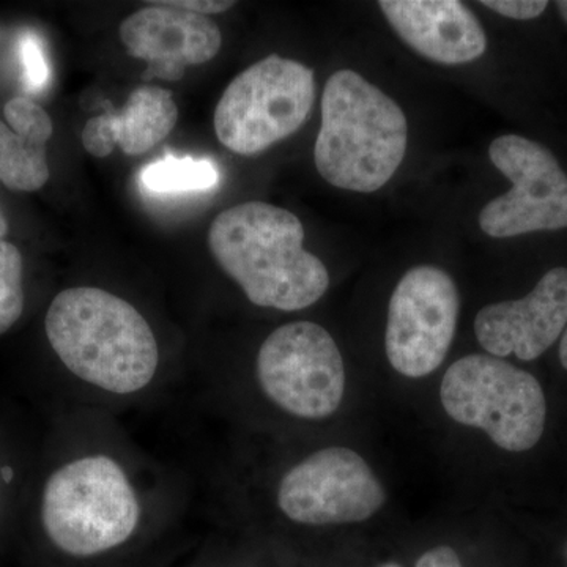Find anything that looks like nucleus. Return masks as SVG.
<instances>
[{"label": "nucleus", "mask_w": 567, "mask_h": 567, "mask_svg": "<svg viewBox=\"0 0 567 567\" xmlns=\"http://www.w3.org/2000/svg\"><path fill=\"white\" fill-rule=\"evenodd\" d=\"M0 121V183L13 192H39L50 181L47 144L52 136L48 112L28 96L11 99Z\"/></svg>", "instance_id": "obj_15"}, {"label": "nucleus", "mask_w": 567, "mask_h": 567, "mask_svg": "<svg viewBox=\"0 0 567 567\" xmlns=\"http://www.w3.org/2000/svg\"><path fill=\"white\" fill-rule=\"evenodd\" d=\"M440 398L454 421L483 429L495 445L511 453L532 450L546 427L540 383L492 354H468L451 364Z\"/></svg>", "instance_id": "obj_5"}, {"label": "nucleus", "mask_w": 567, "mask_h": 567, "mask_svg": "<svg viewBox=\"0 0 567 567\" xmlns=\"http://www.w3.org/2000/svg\"><path fill=\"white\" fill-rule=\"evenodd\" d=\"M216 262L260 308L300 311L330 287L322 260L305 249V227L286 208L245 203L219 213L208 230Z\"/></svg>", "instance_id": "obj_1"}, {"label": "nucleus", "mask_w": 567, "mask_h": 567, "mask_svg": "<svg viewBox=\"0 0 567 567\" xmlns=\"http://www.w3.org/2000/svg\"><path fill=\"white\" fill-rule=\"evenodd\" d=\"M566 557H567V550H566Z\"/></svg>", "instance_id": "obj_27"}, {"label": "nucleus", "mask_w": 567, "mask_h": 567, "mask_svg": "<svg viewBox=\"0 0 567 567\" xmlns=\"http://www.w3.org/2000/svg\"><path fill=\"white\" fill-rule=\"evenodd\" d=\"M456 282L442 268L421 265L395 286L388 308L385 349L399 374L421 379L445 360L456 333Z\"/></svg>", "instance_id": "obj_9"}, {"label": "nucleus", "mask_w": 567, "mask_h": 567, "mask_svg": "<svg viewBox=\"0 0 567 567\" xmlns=\"http://www.w3.org/2000/svg\"><path fill=\"white\" fill-rule=\"evenodd\" d=\"M22 81L29 92L43 91L50 82L51 71L44 54L43 43L33 32L22 33L20 39Z\"/></svg>", "instance_id": "obj_18"}, {"label": "nucleus", "mask_w": 567, "mask_h": 567, "mask_svg": "<svg viewBox=\"0 0 567 567\" xmlns=\"http://www.w3.org/2000/svg\"><path fill=\"white\" fill-rule=\"evenodd\" d=\"M41 520L63 554L95 557L134 535L141 522L140 498L115 458L91 454L52 473L44 486Z\"/></svg>", "instance_id": "obj_4"}, {"label": "nucleus", "mask_w": 567, "mask_h": 567, "mask_svg": "<svg viewBox=\"0 0 567 567\" xmlns=\"http://www.w3.org/2000/svg\"><path fill=\"white\" fill-rule=\"evenodd\" d=\"M496 169L513 183L480 213V227L492 238L567 227V175L554 153L517 134L496 137L488 147Z\"/></svg>", "instance_id": "obj_8"}, {"label": "nucleus", "mask_w": 567, "mask_h": 567, "mask_svg": "<svg viewBox=\"0 0 567 567\" xmlns=\"http://www.w3.org/2000/svg\"><path fill=\"white\" fill-rule=\"evenodd\" d=\"M481 6L487 7L502 17L511 20L528 21L535 20L546 11L548 2L544 0H483Z\"/></svg>", "instance_id": "obj_19"}, {"label": "nucleus", "mask_w": 567, "mask_h": 567, "mask_svg": "<svg viewBox=\"0 0 567 567\" xmlns=\"http://www.w3.org/2000/svg\"><path fill=\"white\" fill-rule=\"evenodd\" d=\"M379 7L395 33L429 61L462 65L487 50L483 25L457 0H382Z\"/></svg>", "instance_id": "obj_13"}, {"label": "nucleus", "mask_w": 567, "mask_h": 567, "mask_svg": "<svg viewBox=\"0 0 567 567\" xmlns=\"http://www.w3.org/2000/svg\"><path fill=\"white\" fill-rule=\"evenodd\" d=\"M379 567H401V566L395 565V563H386V565H382V566H379Z\"/></svg>", "instance_id": "obj_26"}, {"label": "nucleus", "mask_w": 567, "mask_h": 567, "mask_svg": "<svg viewBox=\"0 0 567 567\" xmlns=\"http://www.w3.org/2000/svg\"><path fill=\"white\" fill-rule=\"evenodd\" d=\"M557 7L559 14L563 17V20L567 22V0H559V2H557Z\"/></svg>", "instance_id": "obj_24"}, {"label": "nucleus", "mask_w": 567, "mask_h": 567, "mask_svg": "<svg viewBox=\"0 0 567 567\" xmlns=\"http://www.w3.org/2000/svg\"><path fill=\"white\" fill-rule=\"evenodd\" d=\"M177 117L173 92L142 85L121 112L107 111L85 123L82 145L96 158H106L115 147L125 155L141 156L169 136Z\"/></svg>", "instance_id": "obj_14"}, {"label": "nucleus", "mask_w": 567, "mask_h": 567, "mask_svg": "<svg viewBox=\"0 0 567 567\" xmlns=\"http://www.w3.org/2000/svg\"><path fill=\"white\" fill-rule=\"evenodd\" d=\"M121 39L133 58L147 62L145 81H181L186 66L212 61L223 44L210 18L166 2H152L123 20Z\"/></svg>", "instance_id": "obj_11"}, {"label": "nucleus", "mask_w": 567, "mask_h": 567, "mask_svg": "<svg viewBox=\"0 0 567 567\" xmlns=\"http://www.w3.org/2000/svg\"><path fill=\"white\" fill-rule=\"evenodd\" d=\"M567 327V268L547 271L520 300L481 309L475 319L480 344L492 357L516 354L533 361L546 353Z\"/></svg>", "instance_id": "obj_12"}, {"label": "nucleus", "mask_w": 567, "mask_h": 567, "mask_svg": "<svg viewBox=\"0 0 567 567\" xmlns=\"http://www.w3.org/2000/svg\"><path fill=\"white\" fill-rule=\"evenodd\" d=\"M409 125L393 99L353 70L336 71L322 95L315 163L339 189L374 193L394 177L406 152Z\"/></svg>", "instance_id": "obj_3"}, {"label": "nucleus", "mask_w": 567, "mask_h": 567, "mask_svg": "<svg viewBox=\"0 0 567 567\" xmlns=\"http://www.w3.org/2000/svg\"><path fill=\"white\" fill-rule=\"evenodd\" d=\"M257 379L279 409L305 420L333 415L344 398L342 354L315 322L282 324L268 336L257 354Z\"/></svg>", "instance_id": "obj_7"}, {"label": "nucleus", "mask_w": 567, "mask_h": 567, "mask_svg": "<svg viewBox=\"0 0 567 567\" xmlns=\"http://www.w3.org/2000/svg\"><path fill=\"white\" fill-rule=\"evenodd\" d=\"M315 102V71L293 59L268 55L227 85L213 125L224 147L257 155L297 133Z\"/></svg>", "instance_id": "obj_6"}, {"label": "nucleus", "mask_w": 567, "mask_h": 567, "mask_svg": "<svg viewBox=\"0 0 567 567\" xmlns=\"http://www.w3.org/2000/svg\"><path fill=\"white\" fill-rule=\"evenodd\" d=\"M416 567H464L454 548L442 546L425 551L417 559Z\"/></svg>", "instance_id": "obj_21"}, {"label": "nucleus", "mask_w": 567, "mask_h": 567, "mask_svg": "<svg viewBox=\"0 0 567 567\" xmlns=\"http://www.w3.org/2000/svg\"><path fill=\"white\" fill-rule=\"evenodd\" d=\"M218 169L210 159H194L192 156H164L147 164L140 174L142 192L156 196L199 193L212 189L218 183Z\"/></svg>", "instance_id": "obj_16"}, {"label": "nucleus", "mask_w": 567, "mask_h": 567, "mask_svg": "<svg viewBox=\"0 0 567 567\" xmlns=\"http://www.w3.org/2000/svg\"><path fill=\"white\" fill-rule=\"evenodd\" d=\"M3 480H6V481L11 480V470L10 468H3Z\"/></svg>", "instance_id": "obj_25"}, {"label": "nucleus", "mask_w": 567, "mask_h": 567, "mask_svg": "<svg viewBox=\"0 0 567 567\" xmlns=\"http://www.w3.org/2000/svg\"><path fill=\"white\" fill-rule=\"evenodd\" d=\"M22 311V256L17 246L0 240V334L20 320Z\"/></svg>", "instance_id": "obj_17"}, {"label": "nucleus", "mask_w": 567, "mask_h": 567, "mask_svg": "<svg viewBox=\"0 0 567 567\" xmlns=\"http://www.w3.org/2000/svg\"><path fill=\"white\" fill-rule=\"evenodd\" d=\"M48 341L78 379L110 394L140 393L159 365V347L145 317L99 287H71L52 300Z\"/></svg>", "instance_id": "obj_2"}, {"label": "nucleus", "mask_w": 567, "mask_h": 567, "mask_svg": "<svg viewBox=\"0 0 567 567\" xmlns=\"http://www.w3.org/2000/svg\"><path fill=\"white\" fill-rule=\"evenodd\" d=\"M386 494L371 466L349 447H324L284 475L278 506L303 525H339L368 520Z\"/></svg>", "instance_id": "obj_10"}, {"label": "nucleus", "mask_w": 567, "mask_h": 567, "mask_svg": "<svg viewBox=\"0 0 567 567\" xmlns=\"http://www.w3.org/2000/svg\"><path fill=\"white\" fill-rule=\"evenodd\" d=\"M169 3L171 7H177V9L192 11V13L203 14V17H208V14H218L224 13V11L233 9L235 7V2H226V0H177V2H166Z\"/></svg>", "instance_id": "obj_20"}, {"label": "nucleus", "mask_w": 567, "mask_h": 567, "mask_svg": "<svg viewBox=\"0 0 567 567\" xmlns=\"http://www.w3.org/2000/svg\"><path fill=\"white\" fill-rule=\"evenodd\" d=\"M559 361L567 371V327L565 333H563L561 344H559Z\"/></svg>", "instance_id": "obj_22"}, {"label": "nucleus", "mask_w": 567, "mask_h": 567, "mask_svg": "<svg viewBox=\"0 0 567 567\" xmlns=\"http://www.w3.org/2000/svg\"><path fill=\"white\" fill-rule=\"evenodd\" d=\"M7 230H9V224H7L6 216H3V212L0 210V238L3 237V235L7 234Z\"/></svg>", "instance_id": "obj_23"}]
</instances>
